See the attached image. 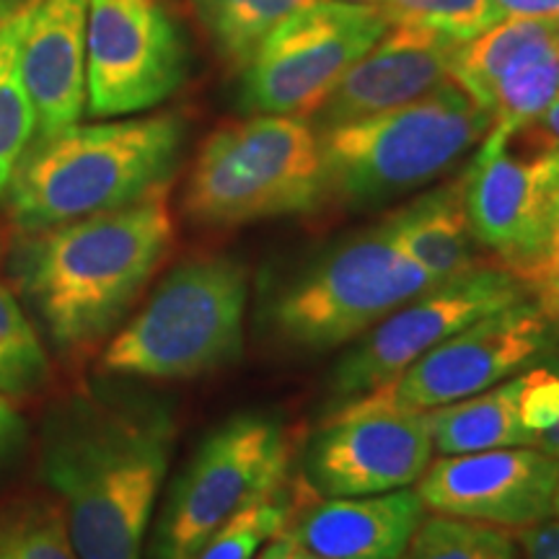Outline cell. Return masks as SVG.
Instances as JSON below:
<instances>
[{
    "instance_id": "obj_11",
    "label": "cell",
    "mask_w": 559,
    "mask_h": 559,
    "mask_svg": "<svg viewBox=\"0 0 559 559\" xmlns=\"http://www.w3.org/2000/svg\"><path fill=\"white\" fill-rule=\"evenodd\" d=\"M464 205L479 249L526 275L559 218V140L534 122L479 145L464 174Z\"/></svg>"
},
{
    "instance_id": "obj_2",
    "label": "cell",
    "mask_w": 559,
    "mask_h": 559,
    "mask_svg": "<svg viewBox=\"0 0 559 559\" xmlns=\"http://www.w3.org/2000/svg\"><path fill=\"white\" fill-rule=\"evenodd\" d=\"M166 190L132 205L19 234L9 272L16 296L60 355H81L120 330L174 247Z\"/></svg>"
},
{
    "instance_id": "obj_21",
    "label": "cell",
    "mask_w": 559,
    "mask_h": 559,
    "mask_svg": "<svg viewBox=\"0 0 559 559\" xmlns=\"http://www.w3.org/2000/svg\"><path fill=\"white\" fill-rule=\"evenodd\" d=\"M519 376L469 400L443 404L428 412L432 449L443 456L479 453L513 445H534L536 440L519 417Z\"/></svg>"
},
{
    "instance_id": "obj_22",
    "label": "cell",
    "mask_w": 559,
    "mask_h": 559,
    "mask_svg": "<svg viewBox=\"0 0 559 559\" xmlns=\"http://www.w3.org/2000/svg\"><path fill=\"white\" fill-rule=\"evenodd\" d=\"M39 0H0V198L37 135V117L21 75V39Z\"/></svg>"
},
{
    "instance_id": "obj_32",
    "label": "cell",
    "mask_w": 559,
    "mask_h": 559,
    "mask_svg": "<svg viewBox=\"0 0 559 559\" xmlns=\"http://www.w3.org/2000/svg\"><path fill=\"white\" fill-rule=\"evenodd\" d=\"M506 19L559 21V0H492V24Z\"/></svg>"
},
{
    "instance_id": "obj_19",
    "label": "cell",
    "mask_w": 559,
    "mask_h": 559,
    "mask_svg": "<svg viewBox=\"0 0 559 559\" xmlns=\"http://www.w3.org/2000/svg\"><path fill=\"white\" fill-rule=\"evenodd\" d=\"M389 226L404 254L436 283H445L485 264L479 262V243L466 218L464 177L396 210L389 215Z\"/></svg>"
},
{
    "instance_id": "obj_37",
    "label": "cell",
    "mask_w": 559,
    "mask_h": 559,
    "mask_svg": "<svg viewBox=\"0 0 559 559\" xmlns=\"http://www.w3.org/2000/svg\"><path fill=\"white\" fill-rule=\"evenodd\" d=\"M536 449L547 451V453H551V456L559 459V423L555 425V428L542 432V436L536 438Z\"/></svg>"
},
{
    "instance_id": "obj_33",
    "label": "cell",
    "mask_w": 559,
    "mask_h": 559,
    "mask_svg": "<svg viewBox=\"0 0 559 559\" xmlns=\"http://www.w3.org/2000/svg\"><path fill=\"white\" fill-rule=\"evenodd\" d=\"M528 296L542 311V317L559 330V277H542L526 283Z\"/></svg>"
},
{
    "instance_id": "obj_4",
    "label": "cell",
    "mask_w": 559,
    "mask_h": 559,
    "mask_svg": "<svg viewBox=\"0 0 559 559\" xmlns=\"http://www.w3.org/2000/svg\"><path fill=\"white\" fill-rule=\"evenodd\" d=\"M492 128L453 81L402 107L319 130L326 198L376 207L428 187L469 156Z\"/></svg>"
},
{
    "instance_id": "obj_24",
    "label": "cell",
    "mask_w": 559,
    "mask_h": 559,
    "mask_svg": "<svg viewBox=\"0 0 559 559\" xmlns=\"http://www.w3.org/2000/svg\"><path fill=\"white\" fill-rule=\"evenodd\" d=\"M50 381V358L37 321L21 306L16 290L0 280V394L21 400Z\"/></svg>"
},
{
    "instance_id": "obj_38",
    "label": "cell",
    "mask_w": 559,
    "mask_h": 559,
    "mask_svg": "<svg viewBox=\"0 0 559 559\" xmlns=\"http://www.w3.org/2000/svg\"><path fill=\"white\" fill-rule=\"evenodd\" d=\"M285 531V528H283ZM288 536V534H285ZM285 559H324V557H317V555H311L309 549H304L300 547V544H296L288 536V549H285Z\"/></svg>"
},
{
    "instance_id": "obj_29",
    "label": "cell",
    "mask_w": 559,
    "mask_h": 559,
    "mask_svg": "<svg viewBox=\"0 0 559 559\" xmlns=\"http://www.w3.org/2000/svg\"><path fill=\"white\" fill-rule=\"evenodd\" d=\"M519 379V417L536 440L559 423V366L534 368Z\"/></svg>"
},
{
    "instance_id": "obj_28",
    "label": "cell",
    "mask_w": 559,
    "mask_h": 559,
    "mask_svg": "<svg viewBox=\"0 0 559 559\" xmlns=\"http://www.w3.org/2000/svg\"><path fill=\"white\" fill-rule=\"evenodd\" d=\"M391 24H419L461 41L492 26V0H379Z\"/></svg>"
},
{
    "instance_id": "obj_7",
    "label": "cell",
    "mask_w": 559,
    "mask_h": 559,
    "mask_svg": "<svg viewBox=\"0 0 559 559\" xmlns=\"http://www.w3.org/2000/svg\"><path fill=\"white\" fill-rule=\"evenodd\" d=\"M438 285L404 254L389 218L347 236L264 298V324L296 353H332L360 340L409 298Z\"/></svg>"
},
{
    "instance_id": "obj_13",
    "label": "cell",
    "mask_w": 559,
    "mask_h": 559,
    "mask_svg": "<svg viewBox=\"0 0 559 559\" xmlns=\"http://www.w3.org/2000/svg\"><path fill=\"white\" fill-rule=\"evenodd\" d=\"M534 300L523 298L445 337L386 386L355 402L396 412H430L498 386L555 342Z\"/></svg>"
},
{
    "instance_id": "obj_15",
    "label": "cell",
    "mask_w": 559,
    "mask_h": 559,
    "mask_svg": "<svg viewBox=\"0 0 559 559\" xmlns=\"http://www.w3.org/2000/svg\"><path fill=\"white\" fill-rule=\"evenodd\" d=\"M559 459L513 445L430 461L417 479L425 510L498 528H528L551 515Z\"/></svg>"
},
{
    "instance_id": "obj_23",
    "label": "cell",
    "mask_w": 559,
    "mask_h": 559,
    "mask_svg": "<svg viewBox=\"0 0 559 559\" xmlns=\"http://www.w3.org/2000/svg\"><path fill=\"white\" fill-rule=\"evenodd\" d=\"M313 0H190L200 29L236 73L247 68L260 45L293 13Z\"/></svg>"
},
{
    "instance_id": "obj_35",
    "label": "cell",
    "mask_w": 559,
    "mask_h": 559,
    "mask_svg": "<svg viewBox=\"0 0 559 559\" xmlns=\"http://www.w3.org/2000/svg\"><path fill=\"white\" fill-rule=\"evenodd\" d=\"M539 124H542L544 130L551 132V135H555V138L559 140V94L555 96V102L549 104V109L542 115Z\"/></svg>"
},
{
    "instance_id": "obj_10",
    "label": "cell",
    "mask_w": 559,
    "mask_h": 559,
    "mask_svg": "<svg viewBox=\"0 0 559 559\" xmlns=\"http://www.w3.org/2000/svg\"><path fill=\"white\" fill-rule=\"evenodd\" d=\"M523 298H528L526 283L500 264H479L464 275L432 285L355 340L332 368L326 407L334 412L386 386L445 337Z\"/></svg>"
},
{
    "instance_id": "obj_26",
    "label": "cell",
    "mask_w": 559,
    "mask_h": 559,
    "mask_svg": "<svg viewBox=\"0 0 559 559\" xmlns=\"http://www.w3.org/2000/svg\"><path fill=\"white\" fill-rule=\"evenodd\" d=\"M0 559H81L66 515L50 500H24L0 510Z\"/></svg>"
},
{
    "instance_id": "obj_27",
    "label": "cell",
    "mask_w": 559,
    "mask_h": 559,
    "mask_svg": "<svg viewBox=\"0 0 559 559\" xmlns=\"http://www.w3.org/2000/svg\"><path fill=\"white\" fill-rule=\"evenodd\" d=\"M293 508L296 502H290L283 492L272 495L228 521L213 539L185 559H254L264 544L288 526Z\"/></svg>"
},
{
    "instance_id": "obj_40",
    "label": "cell",
    "mask_w": 559,
    "mask_h": 559,
    "mask_svg": "<svg viewBox=\"0 0 559 559\" xmlns=\"http://www.w3.org/2000/svg\"><path fill=\"white\" fill-rule=\"evenodd\" d=\"M345 3H379V0H345Z\"/></svg>"
},
{
    "instance_id": "obj_8",
    "label": "cell",
    "mask_w": 559,
    "mask_h": 559,
    "mask_svg": "<svg viewBox=\"0 0 559 559\" xmlns=\"http://www.w3.org/2000/svg\"><path fill=\"white\" fill-rule=\"evenodd\" d=\"M290 456L285 425L260 412H241L210 430L166 492L148 559H185L243 510L277 495Z\"/></svg>"
},
{
    "instance_id": "obj_17",
    "label": "cell",
    "mask_w": 559,
    "mask_h": 559,
    "mask_svg": "<svg viewBox=\"0 0 559 559\" xmlns=\"http://www.w3.org/2000/svg\"><path fill=\"white\" fill-rule=\"evenodd\" d=\"M88 0H39L21 39V75L37 117V135L50 138L81 122L86 111Z\"/></svg>"
},
{
    "instance_id": "obj_39",
    "label": "cell",
    "mask_w": 559,
    "mask_h": 559,
    "mask_svg": "<svg viewBox=\"0 0 559 559\" xmlns=\"http://www.w3.org/2000/svg\"><path fill=\"white\" fill-rule=\"evenodd\" d=\"M551 513L559 519V485H557V492H555V500H551Z\"/></svg>"
},
{
    "instance_id": "obj_3",
    "label": "cell",
    "mask_w": 559,
    "mask_h": 559,
    "mask_svg": "<svg viewBox=\"0 0 559 559\" xmlns=\"http://www.w3.org/2000/svg\"><path fill=\"white\" fill-rule=\"evenodd\" d=\"M185 132L179 115L160 111L34 138L0 198L11 226L32 234L166 190Z\"/></svg>"
},
{
    "instance_id": "obj_31",
    "label": "cell",
    "mask_w": 559,
    "mask_h": 559,
    "mask_svg": "<svg viewBox=\"0 0 559 559\" xmlns=\"http://www.w3.org/2000/svg\"><path fill=\"white\" fill-rule=\"evenodd\" d=\"M26 438L24 415L11 402V396L0 394V466L21 449Z\"/></svg>"
},
{
    "instance_id": "obj_36",
    "label": "cell",
    "mask_w": 559,
    "mask_h": 559,
    "mask_svg": "<svg viewBox=\"0 0 559 559\" xmlns=\"http://www.w3.org/2000/svg\"><path fill=\"white\" fill-rule=\"evenodd\" d=\"M285 549H288V536H285V531H280L275 539L267 542L260 559H285Z\"/></svg>"
},
{
    "instance_id": "obj_41",
    "label": "cell",
    "mask_w": 559,
    "mask_h": 559,
    "mask_svg": "<svg viewBox=\"0 0 559 559\" xmlns=\"http://www.w3.org/2000/svg\"><path fill=\"white\" fill-rule=\"evenodd\" d=\"M0 257H3V234H0Z\"/></svg>"
},
{
    "instance_id": "obj_20",
    "label": "cell",
    "mask_w": 559,
    "mask_h": 559,
    "mask_svg": "<svg viewBox=\"0 0 559 559\" xmlns=\"http://www.w3.org/2000/svg\"><path fill=\"white\" fill-rule=\"evenodd\" d=\"M549 55H559V21L506 19L459 47L451 81L489 111V96L500 79Z\"/></svg>"
},
{
    "instance_id": "obj_9",
    "label": "cell",
    "mask_w": 559,
    "mask_h": 559,
    "mask_svg": "<svg viewBox=\"0 0 559 559\" xmlns=\"http://www.w3.org/2000/svg\"><path fill=\"white\" fill-rule=\"evenodd\" d=\"M389 26L379 3L313 0L285 19L241 70V111L311 117Z\"/></svg>"
},
{
    "instance_id": "obj_1",
    "label": "cell",
    "mask_w": 559,
    "mask_h": 559,
    "mask_svg": "<svg viewBox=\"0 0 559 559\" xmlns=\"http://www.w3.org/2000/svg\"><path fill=\"white\" fill-rule=\"evenodd\" d=\"M174 451V419L158 404L75 394L41 428L39 474L58 498L81 559H143Z\"/></svg>"
},
{
    "instance_id": "obj_16",
    "label": "cell",
    "mask_w": 559,
    "mask_h": 559,
    "mask_svg": "<svg viewBox=\"0 0 559 559\" xmlns=\"http://www.w3.org/2000/svg\"><path fill=\"white\" fill-rule=\"evenodd\" d=\"M464 41L419 24H391L311 115L317 130L402 107L451 81Z\"/></svg>"
},
{
    "instance_id": "obj_14",
    "label": "cell",
    "mask_w": 559,
    "mask_h": 559,
    "mask_svg": "<svg viewBox=\"0 0 559 559\" xmlns=\"http://www.w3.org/2000/svg\"><path fill=\"white\" fill-rule=\"evenodd\" d=\"M428 412L349 402L330 412L304 453L313 498H366L412 487L432 461Z\"/></svg>"
},
{
    "instance_id": "obj_25",
    "label": "cell",
    "mask_w": 559,
    "mask_h": 559,
    "mask_svg": "<svg viewBox=\"0 0 559 559\" xmlns=\"http://www.w3.org/2000/svg\"><path fill=\"white\" fill-rule=\"evenodd\" d=\"M400 559H523L519 539L487 523L425 515Z\"/></svg>"
},
{
    "instance_id": "obj_30",
    "label": "cell",
    "mask_w": 559,
    "mask_h": 559,
    "mask_svg": "<svg viewBox=\"0 0 559 559\" xmlns=\"http://www.w3.org/2000/svg\"><path fill=\"white\" fill-rule=\"evenodd\" d=\"M519 547L523 559H559V521H542L521 528Z\"/></svg>"
},
{
    "instance_id": "obj_12",
    "label": "cell",
    "mask_w": 559,
    "mask_h": 559,
    "mask_svg": "<svg viewBox=\"0 0 559 559\" xmlns=\"http://www.w3.org/2000/svg\"><path fill=\"white\" fill-rule=\"evenodd\" d=\"M187 45L160 0H88L86 111L130 117L158 107L187 79Z\"/></svg>"
},
{
    "instance_id": "obj_18",
    "label": "cell",
    "mask_w": 559,
    "mask_h": 559,
    "mask_svg": "<svg viewBox=\"0 0 559 559\" xmlns=\"http://www.w3.org/2000/svg\"><path fill=\"white\" fill-rule=\"evenodd\" d=\"M304 502L293 508L285 534L324 559H400L428 513L415 487L319 502L309 495Z\"/></svg>"
},
{
    "instance_id": "obj_34",
    "label": "cell",
    "mask_w": 559,
    "mask_h": 559,
    "mask_svg": "<svg viewBox=\"0 0 559 559\" xmlns=\"http://www.w3.org/2000/svg\"><path fill=\"white\" fill-rule=\"evenodd\" d=\"M542 277H559V218L555 223V228L549 230L547 241L536 257V262L531 264V270L523 275V283H531V280H542Z\"/></svg>"
},
{
    "instance_id": "obj_6",
    "label": "cell",
    "mask_w": 559,
    "mask_h": 559,
    "mask_svg": "<svg viewBox=\"0 0 559 559\" xmlns=\"http://www.w3.org/2000/svg\"><path fill=\"white\" fill-rule=\"evenodd\" d=\"M324 200L321 138L311 117L249 115L202 140L181 213L202 228H236L311 213Z\"/></svg>"
},
{
    "instance_id": "obj_5",
    "label": "cell",
    "mask_w": 559,
    "mask_h": 559,
    "mask_svg": "<svg viewBox=\"0 0 559 559\" xmlns=\"http://www.w3.org/2000/svg\"><path fill=\"white\" fill-rule=\"evenodd\" d=\"M249 270L207 254L177 264L128 324L111 334L99 368L109 376L187 381L230 366L243 353Z\"/></svg>"
}]
</instances>
